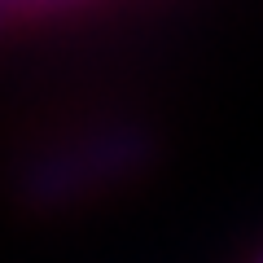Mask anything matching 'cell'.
<instances>
[{"label":"cell","mask_w":263,"mask_h":263,"mask_svg":"<svg viewBox=\"0 0 263 263\" xmlns=\"http://www.w3.org/2000/svg\"><path fill=\"white\" fill-rule=\"evenodd\" d=\"M92 0H18L22 18H53V13H70V9H84Z\"/></svg>","instance_id":"7a4b0ae2"},{"label":"cell","mask_w":263,"mask_h":263,"mask_svg":"<svg viewBox=\"0 0 263 263\" xmlns=\"http://www.w3.org/2000/svg\"><path fill=\"white\" fill-rule=\"evenodd\" d=\"M158 154V136L141 123H114L35 154L18 171V197L40 211H62L70 202L114 189L145 171Z\"/></svg>","instance_id":"6da1fadb"},{"label":"cell","mask_w":263,"mask_h":263,"mask_svg":"<svg viewBox=\"0 0 263 263\" xmlns=\"http://www.w3.org/2000/svg\"><path fill=\"white\" fill-rule=\"evenodd\" d=\"M254 263H263V254H259V259H254Z\"/></svg>","instance_id":"277c9868"},{"label":"cell","mask_w":263,"mask_h":263,"mask_svg":"<svg viewBox=\"0 0 263 263\" xmlns=\"http://www.w3.org/2000/svg\"><path fill=\"white\" fill-rule=\"evenodd\" d=\"M22 9H18V0H0V35H9L13 27H22Z\"/></svg>","instance_id":"3957f363"}]
</instances>
